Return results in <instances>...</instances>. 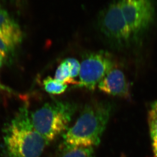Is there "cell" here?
Wrapping results in <instances>:
<instances>
[{
    "label": "cell",
    "instance_id": "obj_1",
    "mask_svg": "<svg viewBox=\"0 0 157 157\" xmlns=\"http://www.w3.org/2000/svg\"><path fill=\"white\" fill-rule=\"evenodd\" d=\"M111 110V104L107 101H94L86 104L74 125L63 135L64 148L98 146Z\"/></svg>",
    "mask_w": 157,
    "mask_h": 157
},
{
    "label": "cell",
    "instance_id": "obj_2",
    "mask_svg": "<svg viewBox=\"0 0 157 157\" xmlns=\"http://www.w3.org/2000/svg\"><path fill=\"white\" fill-rule=\"evenodd\" d=\"M3 132L9 157H40L49 144L34 128L26 105L5 125Z\"/></svg>",
    "mask_w": 157,
    "mask_h": 157
},
{
    "label": "cell",
    "instance_id": "obj_3",
    "mask_svg": "<svg viewBox=\"0 0 157 157\" xmlns=\"http://www.w3.org/2000/svg\"><path fill=\"white\" fill-rule=\"evenodd\" d=\"M77 109L74 103L54 100L32 113L31 119L34 128L50 144L68 130Z\"/></svg>",
    "mask_w": 157,
    "mask_h": 157
},
{
    "label": "cell",
    "instance_id": "obj_4",
    "mask_svg": "<svg viewBox=\"0 0 157 157\" xmlns=\"http://www.w3.org/2000/svg\"><path fill=\"white\" fill-rule=\"evenodd\" d=\"M98 26L104 36L115 45L127 44L134 36L118 0L112 2L100 13Z\"/></svg>",
    "mask_w": 157,
    "mask_h": 157
},
{
    "label": "cell",
    "instance_id": "obj_5",
    "mask_svg": "<svg viewBox=\"0 0 157 157\" xmlns=\"http://www.w3.org/2000/svg\"><path fill=\"white\" fill-rule=\"evenodd\" d=\"M115 66L113 57L108 52L99 51L87 53L80 63V81L78 86L94 90Z\"/></svg>",
    "mask_w": 157,
    "mask_h": 157
},
{
    "label": "cell",
    "instance_id": "obj_6",
    "mask_svg": "<svg viewBox=\"0 0 157 157\" xmlns=\"http://www.w3.org/2000/svg\"><path fill=\"white\" fill-rule=\"evenodd\" d=\"M133 36L145 30L152 23L155 9L151 0H118Z\"/></svg>",
    "mask_w": 157,
    "mask_h": 157
},
{
    "label": "cell",
    "instance_id": "obj_7",
    "mask_svg": "<svg viewBox=\"0 0 157 157\" xmlns=\"http://www.w3.org/2000/svg\"><path fill=\"white\" fill-rule=\"evenodd\" d=\"M18 23L6 11L0 9V50L6 55L15 51L23 39Z\"/></svg>",
    "mask_w": 157,
    "mask_h": 157
},
{
    "label": "cell",
    "instance_id": "obj_8",
    "mask_svg": "<svg viewBox=\"0 0 157 157\" xmlns=\"http://www.w3.org/2000/svg\"><path fill=\"white\" fill-rule=\"evenodd\" d=\"M100 90L121 98L131 97L130 84L124 72L117 67H114L98 85Z\"/></svg>",
    "mask_w": 157,
    "mask_h": 157
},
{
    "label": "cell",
    "instance_id": "obj_9",
    "mask_svg": "<svg viewBox=\"0 0 157 157\" xmlns=\"http://www.w3.org/2000/svg\"><path fill=\"white\" fill-rule=\"evenodd\" d=\"M80 63L77 59L68 58L61 62L56 70L54 78L62 83L78 85L75 78L79 75Z\"/></svg>",
    "mask_w": 157,
    "mask_h": 157
},
{
    "label": "cell",
    "instance_id": "obj_10",
    "mask_svg": "<svg viewBox=\"0 0 157 157\" xmlns=\"http://www.w3.org/2000/svg\"><path fill=\"white\" fill-rule=\"evenodd\" d=\"M43 85L46 92L54 95L63 94L67 88V85L64 84L50 76L44 80Z\"/></svg>",
    "mask_w": 157,
    "mask_h": 157
},
{
    "label": "cell",
    "instance_id": "obj_11",
    "mask_svg": "<svg viewBox=\"0 0 157 157\" xmlns=\"http://www.w3.org/2000/svg\"><path fill=\"white\" fill-rule=\"evenodd\" d=\"M61 157H94V147H75L64 148Z\"/></svg>",
    "mask_w": 157,
    "mask_h": 157
},
{
    "label": "cell",
    "instance_id": "obj_12",
    "mask_svg": "<svg viewBox=\"0 0 157 157\" xmlns=\"http://www.w3.org/2000/svg\"><path fill=\"white\" fill-rule=\"evenodd\" d=\"M148 124L153 140H157V109L151 108L148 113Z\"/></svg>",
    "mask_w": 157,
    "mask_h": 157
},
{
    "label": "cell",
    "instance_id": "obj_13",
    "mask_svg": "<svg viewBox=\"0 0 157 157\" xmlns=\"http://www.w3.org/2000/svg\"><path fill=\"white\" fill-rule=\"evenodd\" d=\"M6 57V54L0 50V68L3 66V64L5 62Z\"/></svg>",
    "mask_w": 157,
    "mask_h": 157
},
{
    "label": "cell",
    "instance_id": "obj_14",
    "mask_svg": "<svg viewBox=\"0 0 157 157\" xmlns=\"http://www.w3.org/2000/svg\"><path fill=\"white\" fill-rule=\"evenodd\" d=\"M153 149L154 157H157V140H153Z\"/></svg>",
    "mask_w": 157,
    "mask_h": 157
},
{
    "label": "cell",
    "instance_id": "obj_15",
    "mask_svg": "<svg viewBox=\"0 0 157 157\" xmlns=\"http://www.w3.org/2000/svg\"><path fill=\"white\" fill-rule=\"evenodd\" d=\"M0 90H7L8 91H10V89L9 88H8L6 87L3 84H2L1 82H0Z\"/></svg>",
    "mask_w": 157,
    "mask_h": 157
},
{
    "label": "cell",
    "instance_id": "obj_16",
    "mask_svg": "<svg viewBox=\"0 0 157 157\" xmlns=\"http://www.w3.org/2000/svg\"><path fill=\"white\" fill-rule=\"evenodd\" d=\"M151 108L157 109V101H156V102H155V103L153 104Z\"/></svg>",
    "mask_w": 157,
    "mask_h": 157
}]
</instances>
